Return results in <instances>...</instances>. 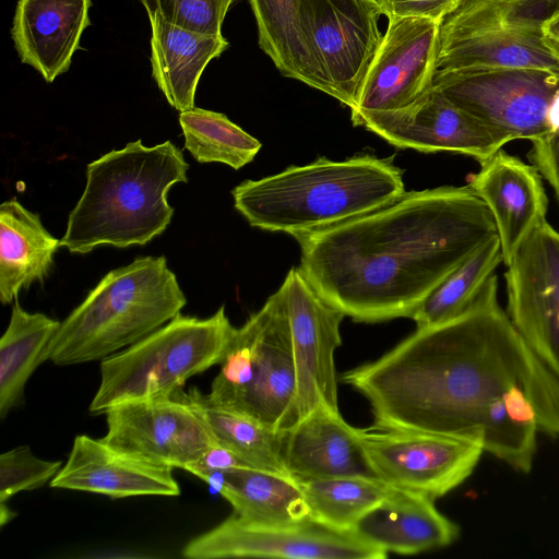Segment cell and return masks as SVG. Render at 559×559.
<instances>
[{"label":"cell","instance_id":"cell-23","mask_svg":"<svg viewBox=\"0 0 559 559\" xmlns=\"http://www.w3.org/2000/svg\"><path fill=\"white\" fill-rule=\"evenodd\" d=\"M151 23L152 76L179 112L194 108L195 91L206 66L229 46L223 36L198 34L159 16Z\"/></svg>","mask_w":559,"mask_h":559},{"label":"cell","instance_id":"cell-6","mask_svg":"<svg viewBox=\"0 0 559 559\" xmlns=\"http://www.w3.org/2000/svg\"><path fill=\"white\" fill-rule=\"evenodd\" d=\"M235 329L224 306L205 319L179 313L102 360L90 413L105 414L127 401L173 397L190 378L221 364Z\"/></svg>","mask_w":559,"mask_h":559},{"label":"cell","instance_id":"cell-24","mask_svg":"<svg viewBox=\"0 0 559 559\" xmlns=\"http://www.w3.org/2000/svg\"><path fill=\"white\" fill-rule=\"evenodd\" d=\"M60 239L43 225L38 214L15 198L0 205V300L16 299L23 288L43 282L53 265Z\"/></svg>","mask_w":559,"mask_h":559},{"label":"cell","instance_id":"cell-33","mask_svg":"<svg viewBox=\"0 0 559 559\" xmlns=\"http://www.w3.org/2000/svg\"><path fill=\"white\" fill-rule=\"evenodd\" d=\"M62 467L61 461L41 460L28 445L13 448L0 455V503L14 495L50 483Z\"/></svg>","mask_w":559,"mask_h":559},{"label":"cell","instance_id":"cell-36","mask_svg":"<svg viewBox=\"0 0 559 559\" xmlns=\"http://www.w3.org/2000/svg\"><path fill=\"white\" fill-rule=\"evenodd\" d=\"M381 15L390 17L429 19L442 22L461 0H376Z\"/></svg>","mask_w":559,"mask_h":559},{"label":"cell","instance_id":"cell-4","mask_svg":"<svg viewBox=\"0 0 559 559\" xmlns=\"http://www.w3.org/2000/svg\"><path fill=\"white\" fill-rule=\"evenodd\" d=\"M404 192L402 171L391 159L362 154L290 166L242 181L231 194L251 226L295 237L380 209Z\"/></svg>","mask_w":559,"mask_h":559},{"label":"cell","instance_id":"cell-13","mask_svg":"<svg viewBox=\"0 0 559 559\" xmlns=\"http://www.w3.org/2000/svg\"><path fill=\"white\" fill-rule=\"evenodd\" d=\"M282 286L297 371L296 424L321 403L338 408L334 353L342 344L340 325L345 314L300 267H292Z\"/></svg>","mask_w":559,"mask_h":559},{"label":"cell","instance_id":"cell-34","mask_svg":"<svg viewBox=\"0 0 559 559\" xmlns=\"http://www.w3.org/2000/svg\"><path fill=\"white\" fill-rule=\"evenodd\" d=\"M233 4V0H155V17L198 34L219 36Z\"/></svg>","mask_w":559,"mask_h":559},{"label":"cell","instance_id":"cell-19","mask_svg":"<svg viewBox=\"0 0 559 559\" xmlns=\"http://www.w3.org/2000/svg\"><path fill=\"white\" fill-rule=\"evenodd\" d=\"M284 463L296 480L365 477L380 479L359 439L338 408L321 403L284 435Z\"/></svg>","mask_w":559,"mask_h":559},{"label":"cell","instance_id":"cell-15","mask_svg":"<svg viewBox=\"0 0 559 559\" xmlns=\"http://www.w3.org/2000/svg\"><path fill=\"white\" fill-rule=\"evenodd\" d=\"M352 122L400 148L459 153L479 163L506 144L432 85L406 107L361 114Z\"/></svg>","mask_w":559,"mask_h":559},{"label":"cell","instance_id":"cell-30","mask_svg":"<svg viewBox=\"0 0 559 559\" xmlns=\"http://www.w3.org/2000/svg\"><path fill=\"white\" fill-rule=\"evenodd\" d=\"M311 520L350 532L358 520L382 501L390 487L381 479L334 477L297 480Z\"/></svg>","mask_w":559,"mask_h":559},{"label":"cell","instance_id":"cell-28","mask_svg":"<svg viewBox=\"0 0 559 559\" xmlns=\"http://www.w3.org/2000/svg\"><path fill=\"white\" fill-rule=\"evenodd\" d=\"M503 262L498 236L489 239L454 269L411 316L417 328L449 321L469 308Z\"/></svg>","mask_w":559,"mask_h":559},{"label":"cell","instance_id":"cell-20","mask_svg":"<svg viewBox=\"0 0 559 559\" xmlns=\"http://www.w3.org/2000/svg\"><path fill=\"white\" fill-rule=\"evenodd\" d=\"M266 321L253 382L236 413L275 430L295 425L297 371L283 286L264 302Z\"/></svg>","mask_w":559,"mask_h":559},{"label":"cell","instance_id":"cell-29","mask_svg":"<svg viewBox=\"0 0 559 559\" xmlns=\"http://www.w3.org/2000/svg\"><path fill=\"white\" fill-rule=\"evenodd\" d=\"M258 44L280 73L311 87V69L300 23V0H248Z\"/></svg>","mask_w":559,"mask_h":559},{"label":"cell","instance_id":"cell-27","mask_svg":"<svg viewBox=\"0 0 559 559\" xmlns=\"http://www.w3.org/2000/svg\"><path fill=\"white\" fill-rule=\"evenodd\" d=\"M60 322L44 313H29L16 301L0 340V418L24 397L26 382L43 364V354Z\"/></svg>","mask_w":559,"mask_h":559},{"label":"cell","instance_id":"cell-7","mask_svg":"<svg viewBox=\"0 0 559 559\" xmlns=\"http://www.w3.org/2000/svg\"><path fill=\"white\" fill-rule=\"evenodd\" d=\"M559 0H461L440 25L436 72L539 68L559 72L542 39ZM435 72V73H436Z\"/></svg>","mask_w":559,"mask_h":559},{"label":"cell","instance_id":"cell-9","mask_svg":"<svg viewBox=\"0 0 559 559\" xmlns=\"http://www.w3.org/2000/svg\"><path fill=\"white\" fill-rule=\"evenodd\" d=\"M376 0H300L311 87L354 109L382 35Z\"/></svg>","mask_w":559,"mask_h":559},{"label":"cell","instance_id":"cell-38","mask_svg":"<svg viewBox=\"0 0 559 559\" xmlns=\"http://www.w3.org/2000/svg\"><path fill=\"white\" fill-rule=\"evenodd\" d=\"M542 39L546 48L559 60V10L545 22Z\"/></svg>","mask_w":559,"mask_h":559},{"label":"cell","instance_id":"cell-1","mask_svg":"<svg viewBox=\"0 0 559 559\" xmlns=\"http://www.w3.org/2000/svg\"><path fill=\"white\" fill-rule=\"evenodd\" d=\"M341 381L368 401L373 426L473 439L521 473L538 433L559 439V380L501 308L495 274L463 313L417 328Z\"/></svg>","mask_w":559,"mask_h":559},{"label":"cell","instance_id":"cell-5","mask_svg":"<svg viewBox=\"0 0 559 559\" xmlns=\"http://www.w3.org/2000/svg\"><path fill=\"white\" fill-rule=\"evenodd\" d=\"M186 304L165 257H136L108 272L60 322L43 362L70 366L103 360L169 322Z\"/></svg>","mask_w":559,"mask_h":559},{"label":"cell","instance_id":"cell-17","mask_svg":"<svg viewBox=\"0 0 559 559\" xmlns=\"http://www.w3.org/2000/svg\"><path fill=\"white\" fill-rule=\"evenodd\" d=\"M173 469L124 453L102 438L79 435L74 438L68 460L49 485L102 493L114 499L176 497L180 495V487Z\"/></svg>","mask_w":559,"mask_h":559},{"label":"cell","instance_id":"cell-31","mask_svg":"<svg viewBox=\"0 0 559 559\" xmlns=\"http://www.w3.org/2000/svg\"><path fill=\"white\" fill-rule=\"evenodd\" d=\"M185 148L201 163H222L239 169L253 160L261 142L230 121L227 116L203 108L179 115Z\"/></svg>","mask_w":559,"mask_h":559},{"label":"cell","instance_id":"cell-39","mask_svg":"<svg viewBox=\"0 0 559 559\" xmlns=\"http://www.w3.org/2000/svg\"><path fill=\"white\" fill-rule=\"evenodd\" d=\"M15 516V513L7 507L5 503H0V523L3 526Z\"/></svg>","mask_w":559,"mask_h":559},{"label":"cell","instance_id":"cell-41","mask_svg":"<svg viewBox=\"0 0 559 559\" xmlns=\"http://www.w3.org/2000/svg\"><path fill=\"white\" fill-rule=\"evenodd\" d=\"M238 1H240V0H233L234 3L238 2Z\"/></svg>","mask_w":559,"mask_h":559},{"label":"cell","instance_id":"cell-12","mask_svg":"<svg viewBox=\"0 0 559 559\" xmlns=\"http://www.w3.org/2000/svg\"><path fill=\"white\" fill-rule=\"evenodd\" d=\"M506 266L507 313L559 380V231L543 221Z\"/></svg>","mask_w":559,"mask_h":559},{"label":"cell","instance_id":"cell-11","mask_svg":"<svg viewBox=\"0 0 559 559\" xmlns=\"http://www.w3.org/2000/svg\"><path fill=\"white\" fill-rule=\"evenodd\" d=\"M182 556L189 559H384L388 552L353 531L334 530L311 519L296 525L271 526L233 513L187 543Z\"/></svg>","mask_w":559,"mask_h":559},{"label":"cell","instance_id":"cell-16","mask_svg":"<svg viewBox=\"0 0 559 559\" xmlns=\"http://www.w3.org/2000/svg\"><path fill=\"white\" fill-rule=\"evenodd\" d=\"M440 21L390 17L350 118L401 109L432 85Z\"/></svg>","mask_w":559,"mask_h":559},{"label":"cell","instance_id":"cell-25","mask_svg":"<svg viewBox=\"0 0 559 559\" xmlns=\"http://www.w3.org/2000/svg\"><path fill=\"white\" fill-rule=\"evenodd\" d=\"M219 495L235 514L255 524L288 526L310 519L301 488L289 475L234 468L225 473Z\"/></svg>","mask_w":559,"mask_h":559},{"label":"cell","instance_id":"cell-40","mask_svg":"<svg viewBox=\"0 0 559 559\" xmlns=\"http://www.w3.org/2000/svg\"><path fill=\"white\" fill-rule=\"evenodd\" d=\"M140 3L144 7L148 20L152 21L156 15V7H155V0H139Z\"/></svg>","mask_w":559,"mask_h":559},{"label":"cell","instance_id":"cell-37","mask_svg":"<svg viewBox=\"0 0 559 559\" xmlns=\"http://www.w3.org/2000/svg\"><path fill=\"white\" fill-rule=\"evenodd\" d=\"M528 157L559 201V130L532 142Z\"/></svg>","mask_w":559,"mask_h":559},{"label":"cell","instance_id":"cell-2","mask_svg":"<svg viewBox=\"0 0 559 559\" xmlns=\"http://www.w3.org/2000/svg\"><path fill=\"white\" fill-rule=\"evenodd\" d=\"M497 229L469 187L404 192L380 209L300 234V269L356 322L411 318Z\"/></svg>","mask_w":559,"mask_h":559},{"label":"cell","instance_id":"cell-3","mask_svg":"<svg viewBox=\"0 0 559 559\" xmlns=\"http://www.w3.org/2000/svg\"><path fill=\"white\" fill-rule=\"evenodd\" d=\"M182 151L166 141L141 140L112 150L86 167L85 189L70 212L60 246L87 253L100 245H145L166 230L175 210L167 201L173 185L187 182Z\"/></svg>","mask_w":559,"mask_h":559},{"label":"cell","instance_id":"cell-14","mask_svg":"<svg viewBox=\"0 0 559 559\" xmlns=\"http://www.w3.org/2000/svg\"><path fill=\"white\" fill-rule=\"evenodd\" d=\"M105 415L106 443L158 465L186 471L215 442L197 412L177 395L122 402Z\"/></svg>","mask_w":559,"mask_h":559},{"label":"cell","instance_id":"cell-8","mask_svg":"<svg viewBox=\"0 0 559 559\" xmlns=\"http://www.w3.org/2000/svg\"><path fill=\"white\" fill-rule=\"evenodd\" d=\"M432 86L506 144L549 133L559 72L539 68H472L436 72Z\"/></svg>","mask_w":559,"mask_h":559},{"label":"cell","instance_id":"cell-26","mask_svg":"<svg viewBox=\"0 0 559 559\" xmlns=\"http://www.w3.org/2000/svg\"><path fill=\"white\" fill-rule=\"evenodd\" d=\"M175 395L190 404L215 442L248 467L289 475L284 463L285 431H275L248 416L213 405L195 388L187 393L180 389Z\"/></svg>","mask_w":559,"mask_h":559},{"label":"cell","instance_id":"cell-32","mask_svg":"<svg viewBox=\"0 0 559 559\" xmlns=\"http://www.w3.org/2000/svg\"><path fill=\"white\" fill-rule=\"evenodd\" d=\"M266 311L264 306L240 328H236L214 378L207 401L218 407L237 412L253 382L259 362Z\"/></svg>","mask_w":559,"mask_h":559},{"label":"cell","instance_id":"cell-18","mask_svg":"<svg viewBox=\"0 0 559 559\" xmlns=\"http://www.w3.org/2000/svg\"><path fill=\"white\" fill-rule=\"evenodd\" d=\"M468 186L493 218L507 265L532 230L546 219L548 200L542 174L502 150L480 163Z\"/></svg>","mask_w":559,"mask_h":559},{"label":"cell","instance_id":"cell-35","mask_svg":"<svg viewBox=\"0 0 559 559\" xmlns=\"http://www.w3.org/2000/svg\"><path fill=\"white\" fill-rule=\"evenodd\" d=\"M248 467L236 454L217 442H213L186 471L207 483L214 491H221L225 473Z\"/></svg>","mask_w":559,"mask_h":559},{"label":"cell","instance_id":"cell-10","mask_svg":"<svg viewBox=\"0 0 559 559\" xmlns=\"http://www.w3.org/2000/svg\"><path fill=\"white\" fill-rule=\"evenodd\" d=\"M378 477L433 500L463 484L484 451L479 441L430 432L357 428Z\"/></svg>","mask_w":559,"mask_h":559},{"label":"cell","instance_id":"cell-22","mask_svg":"<svg viewBox=\"0 0 559 559\" xmlns=\"http://www.w3.org/2000/svg\"><path fill=\"white\" fill-rule=\"evenodd\" d=\"M353 532L399 555L444 548L460 536L459 525L437 509L433 499L392 486L385 498L358 520Z\"/></svg>","mask_w":559,"mask_h":559},{"label":"cell","instance_id":"cell-21","mask_svg":"<svg viewBox=\"0 0 559 559\" xmlns=\"http://www.w3.org/2000/svg\"><path fill=\"white\" fill-rule=\"evenodd\" d=\"M90 8L91 0H17L10 33L21 62L47 83L67 72L91 25Z\"/></svg>","mask_w":559,"mask_h":559}]
</instances>
